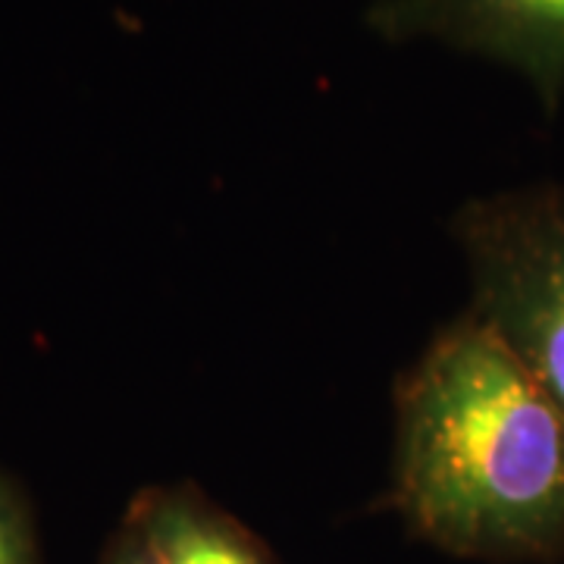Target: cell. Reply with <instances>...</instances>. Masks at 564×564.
<instances>
[{
    "label": "cell",
    "mask_w": 564,
    "mask_h": 564,
    "mask_svg": "<svg viewBox=\"0 0 564 564\" xmlns=\"http://www.w3.org/2000/svg\"><path fill=\"white\" fill-rule=\"evenodd\" d=\"M386 508L455 558L564 562V411L470 311L395 386Z\"/></svg>",
    "instance_id": "obj_1"
},
{
    "label": "cell",
    "mask_w": 564,
    "mask_h": 564,
    "mask_svg": "<svg viewBox=\"0 0 564 564\" xmlns=\"http://www.w3.org/2000/svg\"><path fill=\"white\" fill-rule=\"evenodd\" d=\"M452 229L470 273V314L564 411V182L467 202Z\"/></svg>",
    "instance_id": "obj_2"
},
{
    "label": "cell",
    "mask_w": 564,
    "mask_h": 564,
    "mask_svg": "<svg viewBox=\"0 0 564 564\" xmlns=\"http://www.w3.org/2000/svg\"><path fill=\"white\" fill-rule=\"evenodd\" d=\"M367 25L386 41L436 39L514 69L552 117L564 101V0H377Z\"/></svg>",
    "instance_id": "obj_3"
},
{
    "label": "cell",
    "mask_w": 564,
    "mask_h": 564,
    "mask_svg": "<svg viewBox=\"0 0 564 564\" xmlns=\"http://www.w3.org/2000/svg\"><path fill=\"white\" fill-rule=\"evenodd\" d=\"M163 564H276L273 552L195 484L144 486L126 508Z\"/></svg>",
    "instance_id": "obj_4"
},
{
    "label": "cell",
    "mask_w": 564,
    "mask_h": 564,
    "mask_svg": "<svg viewBox=\"0 0 564 564\" xmlns=\"http://www.w3.org/2000/svg\"><path fill=\"white\" fill-rule=\"evenodd\" d=\"M0 564H39L29 508L17 492V486L3 474H0Z\"/></svg>",
    "instance_id": "obj_5"
},
{
    "label": "cell",
    "mask_w": 564,
    "mask_h": 564,
    "mask_svg": "<svg viewBox=\"0 0 564 564\" xmlns=\"http://www.w3.org/2000/svg\"><path fill=\"white\" fill-rule=\"evenodd\" d=\"M101 564H163L158 558V552L151 549V543L141 536V530L135 524H129L122 518L120 530L113 533V540L104 549Z\"/></svg>",
    "instance_id": "obj_6"
}]
</instances>
